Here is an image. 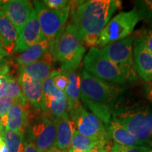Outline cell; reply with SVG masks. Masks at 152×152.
<instances>
[{
	"label": "cell",
	"mask_w": 152,
	"mask_h": 152,
	"mask_svg": "<svg viewBox=\"0 0 152 152\" xmlns=\"http://www.w3.org/2000/svg\"><path fill=\"white\" fill-rule=\"evenodd\" d=\"M121 2L115 0H90L71 2V23L85 47H96L105 28Z\"/></svg>",
	"instance_id": "1"
},
{
	"label": "cell",
	"mask_w": 152,
	"mask_h": 152,
	"mask_svg": "<svg viewBox=\"0 0 152 152\" xmlns=\"http://www.w3.org/2000/svg\"><path fill=\"white\" fill-rule=\"evenodd\" d=\"M80 99L88 109L102 122H111V106L122 92L119 85H112L94 77L83 68L80 74Z\"/></svg>",
	"instance_id": "2"
},
{
	"label": "cell",
	"mask_w": 152,
	"mask_h": 152,
	"mask_svg": "<svg viewBox=\"0 0 152 152\" xmlns=\"http://www.w3.org/2000/svg\"><path fill=\"white\" fill-rule=\"evenodd\" d=\"M113 121L122 125L139 141L152 147V109L145 102L122 107L112 111Z\"/></svg>",
	"instance_id": "3"
},
{
	"label": "cell",
	"mask_w": 152,
	"mask_h": 152,
	"mask_svg": "<svg viewBox=\"0 0 152 152\" xmlns=\"http://www.w3.org/2000/svg\"><path fill=\"white\" fill-rule=\"evenodd\" d=\"M85 47L73 25L70 23L57 37L49 43L53 59L61 63L63 68L77 69L85 54Z\"/></svg>",
	"instance_id": "4"
},
{
	"label": "cell",
	"mask_w": 152,
	"mask_h": 152,
	"mask_svg": "<svg viewBox=\"0 0 152 152\" xmlns=\"http://www.w3.org/2000/svg\"><path fill=\"white\" fill-rule=\"evenodd\" d=\"M83 65L89 73L109 84L119 85L126 82L117 66L96 47L90 49L84 57Z\"/></svg>",
	"instance_id": "5"
},
{
	"label": "cell",
	"mask_w": 152,
	"mask_h": 152,
	"mask_svg": "<svg viewBox=\"0 0 152 152\" xmlns=\"http://www.w3.org/2000/svg\"><path fill=\"white\" fill-rule=\"evenodd\" d=\"M140 20V17L134 9L117 14L109 20L102 30L96 47L103 48L110 44L130 37Z\"/></svg>",
	"instance_id": "6"
},
{
	"label": "cell",
	"mask_w": 152,
	"mask_h": 152,
	"mask_svg": "<svg viewBox=\"0 0 152 152\" xmlns=\"http://www.w3.org/2000/svg\"><path fill=\"white\" fill-rule=\"evenodd\" d=\"M133 41L134 37H128L100 49L102 54L117 66L126 81L134 82L137 80V76L133 61Z\"/></svg>",
	"instance_id": "7"
},
{
	"label": "cell",
	"mask_w": 152,
	"mask_h": 152,
	"mask_svg": "<svg viewBox=\"0 0 152 152\" xmlns=\"http://www.w3.org/2000/svg\"><path fill=\"white\" fill-rule=\"evenodd\" d=\"M72 2V1H71ZM71 3L61 10H52L45 7L42 1H35V11L44 37L52 43L65 28L71 14Z\"/></svg>",
	"instance_id": "8"
},
{
	"label": "cell",
	"mask_w": 152,
	"mask_h": 152,
	"mask_svg": "<svg viewBox=\"0 0 152 152\" xmlns=\"http://www.w3.org/2000/svg\"><path fill=\"white\" fill-rule=\"evenodd\" d=\"M43 101L42 111L45 116L57 121L68 114V104L65 92L55 86L52 76L42 82Z\"/></svg>",
	"instance_id": "9"
},
{
	"label": "cell",
	"mask_w": 152,
	"mask_h": 152,
	"mask_svg": "<svg viewBox=\"0 0 152 152\" xmlns=\"http://www.w3.org/2000/svg\"><path fill=\"white\" fill-rule=\"evenodd\" d=\"M26 131L28 135L26 142L33 143L40 152L54 147L56 135V121L42 114L28 125Z\"/></svg>",
	"instance_id": "10"
},
{
	"label": "cell",
	"mask_w": 152,
	"mask_h": 152,
	"mask_svg": "<svg viewBox=\"0 0 152 152\" xmlns=\"http://www.w3.org/2000/svg\"><path fill=\"white\" fill-rule=\"evenodd\" d=\"M69 117L75 122L76 130L80 134L101 140L108 139L106 129L103 122L84 106L81 105L77 111Z\"/></svg>",
	"instance_id": "11"
},
{
	"label": "cell",
	"mask_w": 152,
	"mask_h": 152,
	"mask_svg": "<svg viewBox=\"0 0 152 152\" xmlns=\"http://www.w3.org/2000/svg\"><path fill=\"white\" fill-rule=\"evenodd\" d=\"M132 55L134 69L146 83L152 80V53L148 49L142 35L133 41Z\"/></svg>",
	"instance_id": "12"
},
{
	"label": "cell",
	"mask_w": 152,
	"mask_h": 152,
	"mask_svg": "<svg viewBox=\"0 0 152 152\" xmlns=\"http://www.w3.org/2000/svg\"><path fill=\"white\" fill-rule=\"evenodd\" d=\"M45 38L42 32L37 14L35 9L32 11L21 33L18 35L14 53H22L36 44L40 42Z\"/></svg>",
	"instance_id": "13"
},
{
	"label": "cell",
	"mask_w": 152,
	"mask_h": 152,
	"mask_svg": "<svg viewBox=\"0 0 152 152\" xmlns=\"http://www.w3.org/2000/svg\"><path fill=\"white\" fill-rule=\"evenodd\" d=\"M33 7L27 0H10L7 1L1 7L3 11L16 28L18 35L30 18Z\"/></svg>",
	"instance_id": "14"
},
{
	"label": "cell",
	"mask_w": 152,
	"mask_h": 152,
	"mask_svg": "<svg viewBox=\"0 0 152 152\" xmlns=\"http://www.w3.org/2000/svg\"><path fill=\"white\" fill-rule=\"evenodd\" d=\"M29 106L15 103L1 119L4 128L24 134L29 125Z\"/></svg>",
	"instance_id": "15"
},
{
	"label": "cell",
	"mask_w": 152,
	"mask_h": 152,
	"mask_svg": "<svg viewBox=\"0 0 152 152\" xmlns=\"http://www.w3.org/2000/svg\"><path fill=\"white\" fill-rule=\"evenodd\" d=\"M68 79V84L65 90L68 104V115L71 116L80 107V82L81 76L77 69L61 68Z\"/></svg>",
	"instance_id": "16"
},
{
	"label": "cell",
	"mask_w": 152,
	"mask_h": 152,
	"mask_svg": "<svg viewBox=\"0 0 152 152\" xmlns=\"http://www.w3.org/2000/svg\"><path fill=\"white\" fill-rule=\"evenodd\" d=\"M18 80L28 103L35 109L42 110L43 101L42 82L36 80L23 72H19Z\"/></svg>",
	"instance_id": "17"
},
{
	"label": "cell",
	"mask_w": 152,
	"mask_h": 152,
	"mask_svg": "<svg viewBox=\"0 0 152 152\" xmlns=\"http://www.w3.org/2000/svg\"><path fill=\"white\" fill-rule=\"evenodd\" d=\"M76 130V123L68 114L58 119L56 121V135L54 147L61 151H68Z\"/></svg>",
	"instance_id": "18"
},
{
	"label": "cell",
	"mask_w": 152,
	"mask_h": 152,
	"mask_svg": "<svg viewBox=\"0 0 152 152\" xmlns=\"http://www.w3.org/2000/svg\"><path fill=\"white\" fill-rule=\"evenodd\" d=\"M18 34L11 20L3 11L0 10V47L7 54L14 52Z\"/></svg>",
	"instance_id": "19"
},
{
	"label": "cell",
	"mask_w": 152,
	"mask_h": 152,
	"mask_svg": "<svg viewBox=\"0 0 152 152\" xmlns=\"http://www.w3.org/2000/svg\"><path fill=\"white\" fill-rule=\"evenodd\" d=\"M108 138L113 140L115 144L125 147H149V144L140 142L132 136L122 125L111 121L106 129Z\"/></svg>",
	"instance_id": "20"
},
{
	"label": "cell",
	"mask_w": 152,
	"mask_h": 152,
	"mask_svg": "<svg viewBox=\"0 0 152 152\" xmlns=\"http://www.w3.org/2000/svg\"><path fill=\"white\" fill-rule=\"evenodd\" d=\"M49 53V42L45 39L40 42L30 47L27 50L20 53L15 58L16 64L24 66L39 60H44Z\"/></svg>",
	"instance_id": "21"
},
{
	"label": "cell",
	"mask_w": 152,
	"mask_h": 152,
	"mask_svg": "<svg viewBox=\"0 0 152 152\" xmlns=\"http://www.w3.org/2000/svg\"><path fill=\"white\" fill-rule=\"evenodd\" d=\"M54 71L52 63L39 60L28 65L19 67V72L28 74L36 80L44 82Z\"/></svg>",
	"instance_id": "22"
},
{
	"label": "cell",
	"mask_w": 152,
	"mask_h": 152,
	"mask_svg": "<svg viewBox=\"0 0 152 152\" xmlns=\"http://www.w3.org/2000/svg\"><path fill=\"white\" fill-rule=\"evenodd\" d=\"M102 141L103 140L87 137L80 134L76 130L73 134L68 152H90Z\"/></svg>",
	"instance_id": "23"
},
{
	"label": "cell",
	"mask_w": 152,
	"mask_h": 152,
	"mask_svg": "<svg viewBox=\"0 0 152 152\" xmlns=\"http://www.w3.org/2000/svg\"><path fill=\"white\" fill-rule=\"evenodd\" d=\"M3 135L8 152H24V134L4 129Z\"/></svg>",
	"instance_id": "24"
},
{
	"label": "cell",
	"mask_w": 152,
	"mask_h": 152,
	"mask_svg": "<svg viewBox=\"0 0 152 152\" xmlns=\"http://www.w3.org/2000/svg\"><path fill=\"white\" fill-rule=\"evenodd\" d=\"M4 97L12 99L16 103L21 104L23 106H29V103L26 100L21 87L18 79L11 77L9 80L7 90L4 94Z\"/></svg>",
	"instance_id": "25"
},
{
	"label": "cell",
	"mask_w": 152,
	"mask_h": 152,
	"mask_svg": "<svg viewBox=\"0 0 152 152\" xmlns=\"http://www.w3.org/2000/svg\"><path fill=\"white\" fill-rule=\"evenodd\" d=\"M134 4L140 20L152 23V0H139L134 1Z\"/></svg>",
	"instance_id": "26"
},
{
	"label": "cell",
	"mask_w": 152,
	"mask_h": 152,
	"mask_svg": "<svg viewBox=\"0 0 152 152\" xmlns=\"http://www.w3.org/2000/svg\"><path fill=\"white\" fill-rule=\"evenodd\" d=\"M54 84L58 90L65 92L66 87L68 84L67 76L61 71H54L51 74Z\"/></svg>",
	"instance_id": "27"
},
{
	"label": "cell",
	"mask_w": 152,
	"mask_h": 152,
	"mask_svg": "<svg viewBox=\"0 0 152 152\" xmlns=\"http://www.w3.org/2000/svg\"><path fill=\"white\" fill-rule=\"evenodd\" d=\"M111 152H152V148L149 147H125L113 144Z\"/></svg>",
	"instance_id": "28"
},
{
	"label": "cell",
	"mask_w": 152,
	"mask_h": 152,
	"mask_svg": "<svg viewBox=\"0 0 152 152\" xmlns=\"http://www.w3.org/2000/svg\"><path fill=\"white\" fill-rule=\"evenodd\" d=\"M42 3L45 7L52 10H61L71 3L67 0H44Z\"/></svg>",
	"instance_id": "29"
},
{
	"label": "cell",
	"mask_w": 152,
	"mask_h": 152,
	"mask_svg": "<svg viewBox=\"0 0 152 152\" xmlns=\"http://www.w3.org/2000/svg\"><path fill=\"white\" fill-rule=\"evenodd\" d=\"M16 103L12 99L2 97L0 99V118L7 113L11 107Z\"/></svg>",
	"instance_id": "30"
},
{
	"label": "cell",
	"mask_w": 152,
	"mask_h": 152,
	"mask_svg": "<svg viewBox=\"0 0 152 152\" xmlns=\"http://www.w3.org/2000/svg\"><path fill=\"white\" fill-rule=\"evenodd\" d=\"M113 144H112L111 140L108 138L99 142L90 152H109Z\"/></svg>",
	"instance_id": "31"
},
{
	"label": "cell",
	"mask_w": 152,
	"mask_h": 152,
	"mask_svg": "<svg viewBox=\"0 0 152 152\" xmlns=\"http://www.w3.org/2000/svg\"><path fill=\"white\" fill-rule=\"evenodd\" d=\"M12 75L10 72L6 73L0 74V99L4 97V94L7 90L9 81Z\"/></svg>",
	"instance_id": "32"
},
{
	"label": "cell",
	"mask_w": 152,
	"mask_h": 152,
	"mask_svg": "<svg viewBox=\"0 0 152 152\" xmlns=\"http://www.w3.org/2000/svg\"><path fill=\"white\" fill-rule=\"evenodd\" d=\"M144 42L149 49L150 52L152 53V29L144 32L143 35H142Z\"/></svg>",
	"instance_id": "33"
},
{
	"label": "cell",
	"mask_w": 152,
	"mask_h": 152,
	"mask_svg": "<svg viewBox=\"0 0 152 152\" xmlns=\"http://www.w3.org/2000/svg\"><path fill=\"white\" fill-rule=\"evenodd\" d=\"M9 72H10V64L5 58L0 61V74L9 73Z\"/></svg>",
	"instance_id": "34"
},
{
	"label": "cell",
	"mask_w": 152,
	"mask_h": 152,
	"mask_svg": "<svg viewBox=\"0 0 152 152\" xmlns=\"http://www.w3.org/2000/svg\"><path fill=\"white\" fill-rule=\"evenodd\" d=\"M24 152H40L31 142H26L25 144Z\"/></svg>",
	"instance_id": "35"
},
{
	"label": "cell",
	"mask_w": 152,
	"mask_h": 152,
	"mask_svg": "<svg viewBox=\"0 0 152 152\" xmlns=\"http://www.w3.org/2000/svg\"><path fill=\"white\" fill-rule=\"evenodd\" d=\"M146 94H147L148 99L152 102V83L148 87L147 90L146 91Z\"/></svg>",
	"instance_id": "36"
},
{
	"label": "cell",
	"mask_w": 152,
	"mask_h": 152,
	"mask_svg": "<svg viewBox=\"0 0 152 152\" xmlns=\"http://www.w3.org/2000/svg\"><path fill=\"white\" fill-rule=\"evenodd\" d=\"M4 132H0V150H1L4 147V146L6 145L4 140Z\"/></svg>",
	"instance_id": "37"
},
{
	"label": "cell",
	"mask_w": 152,
	"mask_h": 152,
	"mask_svg": "<svg viewBox=\"0 0 152 152\" xmlns=\"http://www.w3.org/2000/svg\"><path fill=\"white\" fill-rule=\"evenodd\" d=\"M8 54L5 52V51H3V52H0V61L4 59H5V57L8 56Z\"/></svg>",
	"instance_id": "38"
},
{
	"label": "cell",
	"mask_w": 152,
	"mask_h": 152,
	"mask_svg": "<svg viewBox=\"0 0 152 152\" xmlns=\"http://www.w3.org/2000/svg\"><path fill=\"white\" fill-rule=\"evenodd\" d=\"M45 152H66V151H61V150L56 149V148L55 147H52L50 149L47 150V151H45Z\"/></svg>",
	"instance_id": "39"
},
{
	"label": "cell",
	"mask_w": 152,
	"mask_h": 152,
	"mask_svg": "<svg viewBox=\"0 0 152 152\" xmlns=\"http://www.w3.org/2000/svg\"><path fill=\"white\" fill-rule=\"evenodd\" d=\"M0 132H4V127L2 124H1V119H0Z\"/></svg>",
	"instance_id": "40"
},
{
	"label": "cell",
	"mask_w": 152,
	"mask_h": 152,
	"mask_svg": "<svg viewBox=\"0 0 152 152\" xmlns=\"http://www.w3.org/2000/svg\"><path fill=\"white\" fill-rule=\"evenodd\" d=\"M6 1H0V9H1V7L6 3Z\"/></svg>",
	"instance_id": "41"
},
{
	"label": "cell",
	"mask_w": 152,
	"mask_h": 152,
	"mask_svg": "<svg viewBox=\"0 0 152 152\" xmlns=\"http://www.w3.org/2000/svg\"><path fill=\"white\" fill-rule=\"evenodd\" d=\"M3 51H4V49L1 48V47H0V52H3Z\"/></svg>",
	"instance_id": "42"
},
{
	"label": "cell",
	"mask_w": 152,
	"mask_h": 152,
	"mask_svg": "<svg viewBox=\"0 0 152 152\" xmlns=\"http://www.w3.org/2000/svg\"><path fill=\"white\" fill-rule=\"evenodd\" d=\"M151 137H152V133H151Z\"/></svg>",
	"instance_id": "43"
},
{
	"label": "cell",
	"mask_w": 152,
	"mask_h": 152,
	"mask_svg": "<svg viewBox=\"0 0 152 152\" xmlns=\"http://www.w3.org/2000/svg\"><path fill=\"white\" fill-rule=\"evenodd\" d=\"M109 152H111V151H109Z\"/></svg>",
	"instance_id": "44"
},
{
	"label": "cell",
	"mask_w": 152,
	"mask_h": 152,
	"mask_svg": "<svg viewBox=\"0 0 152 152\" xmlns=\"http://www.w3.org/2000/svg\"></svg>",
	"instance_id": "45"
}]
</instances>
